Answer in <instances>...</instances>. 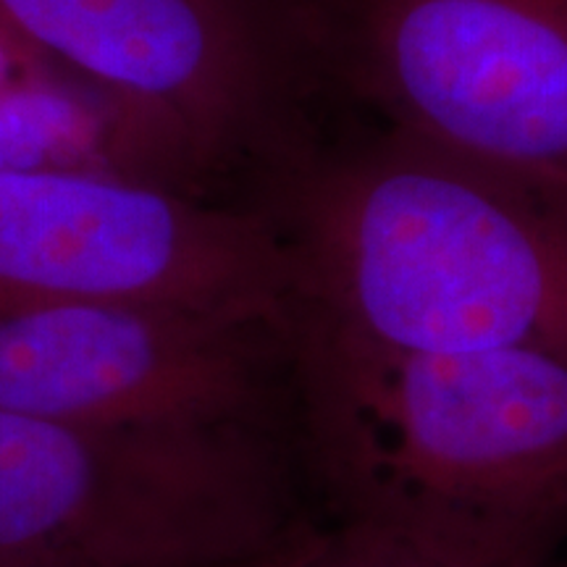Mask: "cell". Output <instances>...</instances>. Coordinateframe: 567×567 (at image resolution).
I'll return each mask as SVG.
<instances>
[{
  "instance_id": "cell-1",
  "label": "cell",
  "mask_w": 567,
  "mask_h": 567,
  "mask_svg": "<svg viewBox=\"0 0 567 567\" xmlns=\"http://www.w3.org/2000/svg\"><path fill=\"white\" fill-rule=\"evenodd\" d=\"M295 446L326 528L436 567H547L567 538V358L413 352L289 308Z\"/></svg>"
},
{
  "instance_id": "cell-2",
  "label": "cell",
  "mask_w": 567,
  "mask_h": 567,
  "mask_svg": "<svg viewBox=\"0 0 567 567\" xmlns=\"http://www.w3.org/2000/svg\"><path fill=\"white\" fill-rule=\"evenodd\" d=\"M245 205L289 266V308L413 352L567 358V176L379 130L321 145Z\"/></svg>"
},
{
  "instance_id": "cell-3",
  "label": "cell",
  "mask_w": 567,
  "mask_h": 567,
  "mask_svg": "<svg viewBox=\"0 0 567 567\" xmlns=\"http://www.w3.org/2000/svg\"><path fill=\"white\" fill-rule=\"evenodd\" d=\"M323 530L292 429L0 410V567H289Z\"/></svg>"
},
{
  "instance_id": "cell-4",
  "label": "cell",
  "mask_w": 567,
  "mask_h": 567,
  "mask_svg": "<svg viewBox=\"0 0 567 567\" xmlns=\"http://www.w3.org/2000/svg\"><path fill=\"white\" fill-rule=\"evenodd\" d=\"M0 21L111 105L147 182L245 203L321 145L284 0H0Z\"/></svg>"
},
{
  "instance_id": "cell-5",
  "label": "cell",
  "mask_w": 567,
  "mask_h": 567,
  "mask_svg": "<svg viewBox=\"0 0 567 567\" xmlns=\"http://www.w3.org/2000/svg\"><path fill=\"white\" fill-rule=\"evenodd\" d=\"M323 95L471 158L567 176V0H287Z\"/></svg>"
},
{
  "instance_id": "cell-6",
  "label": "cell",
  "mask_w": 567,
  "mask_h": 567,
  "mask_svg": "<svg viewBox=\"0 0 567 567\" xmlns=\"http://www.w3.org/2000/svg\"><path fill=\"white\" fill-rule=\"evenodd\" d=\"M0 410L92 425L292 429L287 310L55 302L0 310Z\"/></svg>"
},
{
  "instance_id": "cell-7",
  "label": "cell",
  "mask_w": 567,
  "mask_h": 567,
  "mask_svg": "<svg viewBox=\"0 0 567 567\" xmlns=\"http://www.w3.org/2000/svg\"><path fill=\"white\" fill-rule=\"evenodd\" d=\"M292 281L250 205L82 168L0 174V310L168 302L287 310Z\"/></svg>"
},
{
  "instance_id": "cell-8",
  "label": "cell",
  "mask_w": 567,
  "mask_h": 567,
  "mask_svg": "<svg viewBox=\"0 0 567 567\" xmlns=\"http://www.w3.org/2000/svg\"><path fill=\"white\" fill-rule=\"evenodd\" d=\"M40 168L147 182L111 105L59 74L0 87V174Z\"/></svg>"
},
{
  "instance_id": "cell-9",
  "label": "cell",
  "mask_w": 567,
  "mask_h": 567,
  "mask_svg": "<svg viewBox=\"0 0 567 567\" xmlns=\"http://www.w3.org/2000/svg\"><path fill=\"white\" fill-rule=\"evenodd\" d=\"M289 567H436L423 563L408 551L389 547L384 542H375L352 530L326 528L323 536L310 551Z\"/></svg>"
},
{
  "instance_id": "cell-10",
  "label": "cell",
  "mask_w": 567,
  "mask_h": 567,
  "mask_svg": "<svg viewBox=\"0 0 567 567\" xmlns=\"http://www.w3.org/2000/svg\"><path fill=\"white\" fill-rule=\"evenodd\" d=\"M51 74H59V71H53L40 55H34L30 48L0 21V87H9V84L38 80V76Z\"/></svg>"
},
{
  "instance_id": "cell-11",
  "label": "cell",
  "mask_w": 567,
  "mask_h": 567,
  "mask_svg": "<svg viewBox=\"0 0 567 567\" xmlns=\"http://www.w3.org/2000/svg\"><path fill=\"white\" fill-rule=\"evenodd\" d=\"M563 567H567V565H563Z\"/></svg>"
}]
</instances>
